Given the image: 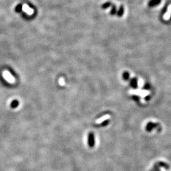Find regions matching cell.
I'll return each instance as SVG.
<instances>
[{"instance_id": "cell-5", "label": "cell", "mask_w": 171, "mask_h": 171, "mask_svg": "<svg viewBox=\"0 0 171 171\" xmlns=\"http://www.w3.org/2000/svg\"><path fill=\"white\" fill-rule=\"evenodd\" d=\"M110 5H111L110 2H106L105 3H104L103 5H102V8L103 9H106L108 7H109L110 6Z\"/></svg>"}, {"instance_id": "cell-2", "label": "cell", "mask_w": 171, "mask_h": 171, "mask_svg": "<svg viewBox=\"0 0 171 171\" xmlns=\"http://www.w3.org/2000/svg\"><path fill=\"white\" fill-rule=\"evenodd\" d=\"M89 145L91 148L95 146V138L94 135L92 133H90L89 136Z\"/></svg>"}, {"instance_id": "cell-8", "label": "cell", "mask_w": 171, "mask_h": 171, "mask_svg": "<svg viewBox=\"0 0 171 171\" xmlns=\"http://www.w3.org/2000/svg\"><path fill=\"white\" fill-rule=\"evenodd\" d=\"M116 8H115L114 7H113V8H112V10L111 11V14H112V15H114V14L116 13Z\"/></svg>"}, {"instance_id": "cell-4", "label": "cell", "mask_w": 171, "mask_h": 171, "mask_svg": "<svg viewBox=\"0 0 171 171\" xmlns=\"http://www.w3.org/2000/svg\"><path fill=\"white\" fill-rule=\"evenodd\" d=\"M22 5L21 4L18 5L16 7L15 11H16V12L19 13V12H21V11H22Z\"/></svg>"}, {"instance_id": "cell-6", "label": "cell", "mask_w": 171, "mask_h": 171, "mask_svg": "<svg viewBox=\"0 0 171 171\" xmlns=\"http://www.w3.org/2000/svg\"><path fill=\"white\" fill-rule=\"evenodd\" d=\"M19 105V102H18L17 101H13V102H12V103H11V107L12 108H16L17 106Z\"/></svg>"}, {"instance_id": "cell-3", "label": "cell", "mask_w": 171, "mask_h": 171, "mask_svg": "<svg viewBox=\"0 0 171 171\" xmlns=\"http://www.w3.org/2000/svg\"><path fill=\"white\" fill-rule=\"evenodd\" d=\"M109 118V115L106 114V115H105V116L102 117L100 118L99 119L97 120L96 121V123L97 124L101 123H102V122H103L105 121L106 120H107Z\"/></svg>"}, {"instance_id": "cell-1", "label": "cell", "mask_w": 171, "mask_h": 171, "mask_svg": "<svg viewBox=\"0 0 171 171\" xmlns=\"http://www.w3.org/2000/svg\"><path fill=\"white\" fill-rule=\"evenodd\" d=\"M3 76L4 78L8 82L10 83H14L15 82V79L14 78L11 73L9 72L8 71H4L3 72Z\"/></svg>"}, {"instance_id": "cell-7", "label": "cell", "mask_w": 171, "mask_h": 171, "mask_svg": "<svg viewBox=\"0 0 171 171\" xmlns=\"http://www.w3.org/2000/svg\"><path fill=\"white\" fill-rule=\"evenodd\" d=\"M59 84H60L61 86H64V84H65V82H64V80L63 78L61 77L59 80Z\"/></svg>"}]
</instances>
